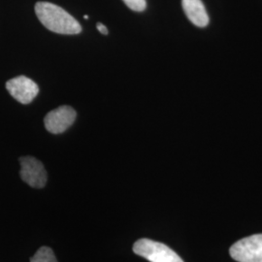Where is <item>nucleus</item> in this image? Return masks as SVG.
Segmentation results:
<instances>
[{"label":"nucleus","mask_w":262,"mask_h":262,"mask_svg":"<svg viewBox=\"0 0 262 262\" xmlns=\"http://www.w3.org/2000/svg\"><path fill=\"white\" fill-rule=\"evenodd\" d=\"M6 89L12 97L21 104L32 102L39 93L37 84L26 76L11 79L6 83Z\"/></svg>","instance_id":"5"},{"label":"nucleus","mask_w":262,"mask_h":262,"mask_svg":"<svg viewBox=\"0 0 262 262\" xmlns=\"http://www.w3.org/2000/svg\"><path fill=\"white\" fill-rule=\"evenodd\" d=\"M125 5L135 12H142L146 9V0H122Z\"/></svg>","instance_id":"9"},{"label":"nucleus","mask_w":262,"mask_h":262,"mask_svg":"<svg viewBox=\"0 0 262 262\" xmlns=\"http://www.w3.org/2000/svg\"><path fill=\"white\" fill-rule=\"evenodd\" d=\"M76 120V111L70 106H60L45 117V126L49 132L59 134L67 130Z\"/></svg>","instance_id":"6"},{"label":"nucleus","mask_w":262,"mask_h":262,"mask_svg":"<svg viewBox=\"0 0 262 262\" xmlns=\"http://www.w3.org/2000/svg\"><path fill=\"white\" fill-rule=\"evenodd\" d=\"M229 253L238 262H262V234L246 237L231 246Z\"/></svg>","instance_id":"3"},{"label":"nucleus","mask_w":262,"mask_h":262,"mask_svg":"<svg viewBox=\"0 0 262 262\" xmlns=\"http://www.w3.org/2000/svg\"><path fill=\"white\" fill-rule=\"evenodd\" d=\"M35 13L41 24L49 30L59 34H79L82 27L79 21L61 7L50 2H37Z\"/></svg>","instance_id":"1"},{"label":"nucleus","mask_w":262,"mask_h":262,"mask_svg":"<svg viewBox=\"0 0 262 262\" xmlns=\"http://www.w3.org/2000/svg\"><path fill=\"white\" fill-rule=\"evenodd\" d=\"M20 178L28 186L35 188H42L47 183V172L43 163L35 158L24 157L19 159Z\"/></svg>","instance_id":"4"},{"label":"nucleus","mask_w":262,"mask_h":262,"mask_svg":"<svg viewBox=\"0 0 262 262\" xmlns=\"http://www.w3.org/2000/svg\"><path fill=\"white\" fill-rule=\"evenodd\" d=\"M96 28L98 29V31L101 32L104 35H107V34H108V29H107V28H106L104 25H102L101 23H98V24L96 25Z\"/></svg>","instance_id":"10"},{"label":"nucleus","mask_w":262,"mask_h":262,"mask_svg":"<svg viewBox=\"0 0 262 262\" xmlns=\"http://www.w3.org/2000/svg\"><path fill=\"white\" fill-rule=\"evenodd\" d=\"M30 262H57L53 250L49 247H41L31 257Z\"/></svg>","instance_id":"8"},{"label":"nucleus","mask_w":262,"mask_h":262,"mask_svg":"<svg viewBox=\"0 0 262 262\" xmlns=\"http://www.w3.org/2000/svg\"><path fill=\"white\" fill-rule=\"evenodd\" d=\"M133 252L150 262H184L168 246L147 238L136 241Z\"/></svg>","instance_id":"2"},{"label":"nucleus","mask_w":262,"mask_h":262,"mask_svg":"<svg viewBox=\"0 0 262 262\" xmlns=\"http://www.w3.org/2000/svg\"><path fill=\"white\" fill-rule=\"evenodd\" d=\"M182 6L188 19L198 28H205L209 24V16L201 0H182Z\"/></svg>","instance_id":"7"}]
</instances>
